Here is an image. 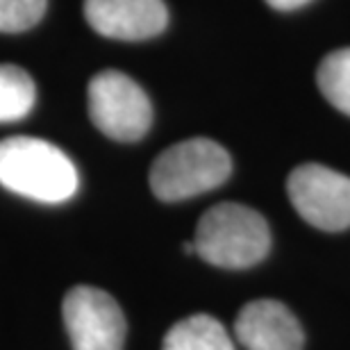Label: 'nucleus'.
Masks as SVG:
<instances>
[{
    "label": "nucleus",
    "mask_w": 350,
    "mask_h": 350,
    "mask_svg": "<svg viewBox=\"0 0 350 350\" xmlns=\"http://www.w3.org/2000/svg\"><path fill=\"white\" fill-rule=\"evenodd\" d=\"M162 350H237L232 337L209 314H193L178 321L164 337Z\"/></svg>",
    "instance_id": "1a4fd4ad"
},
{
    "label": "nucleus",
    "mask_w": 350,
    "mask_h": 350,
    "mask_svg": "<svg viewBox=\"0 0 350 350\" xmlns=\"http://www.w3.org/2000/svg\"><path fill=\"white\" fill-rule=\"evenodd\" d=\"M291 205L310 226L325 232L350 228V178L323 164H300L286 180Z\"/></svg>",
    "instance_id": "39448f33"
},
{
    "label": "nucleus",
    "mask_w": 350,
    "mask_h": 350,
    "mask_svg": "<svg viewBox=\"0 0 350 350\" xmlns=\"http://www.w3.org/2000/svg\"><path fill=\"white\" fill-rule=\"evenodd\" d=\"M37 100V87L30 73L14 64H0V123L25 118Z\"/></svg>",
    "instance_id": "9d476101"
},
{
    "label": "nucleus",
    "mask_w": 350,
    "mask_h": 350,
    "mask_svg": "<svg viewBox=\"0 0 350 350\" xmlns=\"http://www.w3.org/2000/svg\"><path fill=\"white\" fill-rule=\"evenodd\" d=\"M48 0H0V32H25L41 21Z\"/></svg>",
    "instance_id": "f8f14e48"
},
{
    "label": "nucleus",
    "mask_w": 350,
    "mask_h": 350,
    "mask_svg": "<svg viewBox=\"0 0 350 350\" xmlns=\"http://www.w3.org/2000/svg\"><path fill=\"white\" fill-rule=\"evenodd\" d=\"M317 80L327 103L350 116V48L327 55L321 62Z\"/></svg>",
    "instance_id": "9b49d317"
},
{
    "label": "nucleus",
    "mask_w": 350,
    "mask_h": 350,
    "mask_svg": "<svg viewBox=\"0 0 350 350\" xmlns=\"http://www.w3.org/2000/svg\"><path fill=\"white\" fill-rule=\"evenodd\" d=\"M89 116L105 137L130 144L150 130L152 107L130 75L107 68L89 82Z\"/></svg>",
    "instance_id": "20e7f679"
},
{
    "label": "nucleus",
    "mask_w": 350,
    "mask_h": 350,
    "mask_svg": "<svg viewBox=\"0 0 350 350\" xmlns=\"http://www.w3.org/2000/svg\"><path fill=\"white\" fill-rule=\"evenodd\" d=\"M78 169L64 150L34 137L0 142V187L23 198L59 205L78 193Z\"/></svg>",
    "instance_id": "f257e3e1"
},
{
    "label": "nucleus",
    "mask_w": 350,
    "mask_h": 350,
    "mask_svg": "<svg viewBox=\"0 0 350 350\" xmlns=\"http://www.w3.org/2000/svg\"><path fill=\"white\" fill-rule=\"evenodd\" d=\"M85 18L107 39L144 41L164 30L169 12L164 0H85Z\"/></svg>",
    "instance_id": "0eeeda50"
},
{
    "label": "nucleus",
    "mask_w": 350,
    "mask_h": 350,
    "mask_svg": "<svg viewBox=\"0 0 350 350\" xmlns=\"http://www.w3.org/2000/svg\"><path fill=\"white\" fill-rule=\"evenodd\" d=\"M62 312L73 350H123L128 325L109 293L96 286H73Z\"/></svg>",
    "instance_id": "423d86ee"
},
{
    "label": "nucleus",
    "mask_w": 350,
    "mask_h": 350,
    "mask_svg": "<svg viewBox=\"0 0 350 350\" xmlns=\"http://www.w3.org/2000/svg\"><path fill=\"white\" fill-rule=\"evenodd\" d=\"M271 7H275L280 12H291V10H298V7L307 5L310 0H266Z\"/></svg>",
    "instance_id": "ddd939ff"
},
{
    "label": "nucleus",
    "mask_w": 350,
    "mask_h": 350,
    "mask_svg": "<svg viewBox=\"0 0 350 350\" xmlns=\"http://www.w3.org/2000/svg\"><path fill=\"white\" fill-rule=\"evenodd\" d=\"M193 248L219 269H250L269 255L271 230L255 209L239 202H221L198 221Z\"/></svg>",
    "instance_id": "f03ea898"
},
{
    "label": "nucleus",
    "mask_w": 350,
    "mask_h": 350,
    "mask_svg": "<svg viewBox=\"0 0 350 350\" xmlns=\"http://www.w3.org/2000/svg\"><path fill=\"white\" fill-rule=\"evenodd\" d=\"M232 173V159L212 139H187L166 148L150 169V189L159 200L178 202L221 187Z\"/></svg>",
    "instance_id": "7ed1b4c3"
},
{
    "label": "nucleus",
    "mask_w": 350,
    "mask_h": 350,
    "mask_svg": "<svg viewBox=\"0 0 350 350\" xmlns=\"http://www.w3.org/2000/svg\"><path fill=\"white\" fill-rule=\"evenodd\" d=\"M234 337L246 350H303L298 319L278 300H253L237 317Z\"/></svg>",
    "instance_id": "6e6552de"
}]
</instances>
